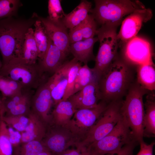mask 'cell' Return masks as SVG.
Segmentation results:
<instances>
[{"instance_id": "16", "label": "cell", "mask_w": 155, "mask_h": 155, "mask_svg": "<svg viewBox=\"0 0 155 155\" xmlns=\"http://www.w3.org/2000/svg\"><path fill=\"white\" fill-rule=\"evenodd\" d=\"M70 64V61L65 62L46 81L55 105L61 100L64 95L67 85Z\"/></svg>"}, {"instance_id": "14", "label": "cell", "mask_w": 155, "mask_h": 155, "mask_svg": "<svg viewBox=\"0 0 155 155\" xmlns=\"http://www.w3.org/2000/svg\"><path fill=\"white\" fill-rule=\"evenodd\" d=\"M38 19L45 27L50 39L54 44L66 56L70 52V41L67 28L62 22H53L48 17L44 18L35 13Z\"/></svg>"}, {"instance_id": "2", "label": "cell", "mask_w": 155, "mask_h": 155, "mask_svg": "<svg viewBox=\"0 0 155 155\" xmlns=\"http://www.w3.org/2000/svg\"><path fill=\"white\" fill-rule=\"evenodd\" d=\"M37 20L35 13L28 18L10 17L0 20V51L2 65L20 55L25 35Z\"/></svg>"}, {"instance_id": "19", "label": "cell", "mask_w": 155, "mask_h": 155, "mask_svg": "<svg viewBox=\"0 0 155 155\" xmlns=\"http://www.w3.org/2000/svg\"><path fill=\"white\" fill-rule=\"evenodd\" d=\"M98 41V38L96 37L71 44L70 52L79 61L87 64L89 61L95 60L93 48L95 43Z\"/></svg>"}, {"instance_id": "31", "label": "cell", "mask_w": 155, "mask_h": 155, "mask_svg": "<svg viewBox=\"0 0 155 155\" xmlns=\"http://www.w3.org/2000/svg\"><path fill=\"white\" fill-rule=\"evenodd\" d=\"M2 120L8 126L21 133L27 126L29 122L28 115L7 116L1 114Z\"/></svg>"}, {"instance_id": "8", "label": "cell", "mask_w": 155, "mask_h": 155, "mask_svg": "<svg viewBox=\"0 0 155 155\" xmlns=\"http://www.w3.org/2000/svg\"><path fill=\"white\" fill-rule=\"evenodd\" d=\"M123 100L122 99L109 103L102 115L77 146L86 148L109 133L122 117L121 108Z\"/></svg>"}, {"instance_id": "26", "label": "cell", "mask_w": 155, "mask_h": 155, "mask_svg": "<svg viewBox=\"0 0 155 155\" xmlns=\"http://www.w3.org/2000/svg\"><path fill=\"white\" fill-rule=\"evenodd\" d=\"M96 80L98 81V79L93 69L90 68L87 64L81 66L76 76L72 95Z\"/></svg>"}, {"instance_id": "20", "label": "cell", "mask_w": 155, "mask_h": 155, "mask_svg": "<svg viewBox=\"0 0 155 155\" xmlns=\"http://www.w3.org/2000/svg\"><path fill=\"white\" fill-rule=\"evenodd\" d=\"M77 110L68 99L61 100L56 105L51 115V120L57 126L66 127Z\"/></svg>"}, {"instance_id": "13", "label": "cell", "mask_w": 155, "mask_h": 155, "mask_svg": "<svg viewBox=\"0 0 155 155\" xmlns=\"http://www.w3.org/2000/svg\"><path fill=\"white\" fill-rule=\"evenodd\" d=\"M53 102L46 82L39 87L33 94L31 100V111L44 123H49L51 121L49 112Z\"/></svg>"}, {"instance_id": "9", "label": "cell", "mask_w": 155, "mask_h": 155, "mask_svg": "<svg viewBox=\"0 0 155 155\" xmlns=\"http://www.w3.org/2000/svg\"><path fill=\"white\" fill-rule=\"evenodd\" d=\"M108 103L101 100L95 107L77 110L65 127L78 139L84 135L85 137L102 115Z\"/></svg>"}, {"instance_id": "32", "label": "cell", "mask_w": 155, "mask_h": 155, "mask_svg": "<svg viewBox=\"0 0 155 155\" xmlns=\"http://www.w3.org/2000/svg\"><path fill=\"white\" fill-rule=\"evenodd\" d=\"M48 12L49 19L53 22L61 21L65 13L59 0H49L48 3Z\"/></svg>"}, {"instance_id": "30", "label": "cell", "mask_w": 155, "mask_h": 155, "mask_svg": "<svg viewBox=\"0 0 155 155\" xmlns=\"http://www.w3.org/2000/svg\"><path fill=\"white\" fill-rule=\"evenodd\" d=\"M13 148L9 137L8 127L1 117L0 121V155H13Z\"/></svg>"}, {"instance_id": "33", "label": "cell", "mask_w": 155, "mask_h": 155, "mask_svg": "<svg viewBox=\"0 0 155 155\" xmlns=\"http://www.w3.org/2000/svg\"><path fill=\"white\" fill-rule=\"evenodd\" d=\"M33 94L28 96L13 108L6 112V115H28L31 112L30 109L31 100Z\"/></svg>"}, {"instance_id": "6", "label": "cell", "mask_w": 155, "mask_h": 155, "mask_svg": "<svg viewBox=\"0 0 155 155\" xmlns=\"http://www.w3.org/2000/svg\"><path fill=\"white\" fill-rule=\"evenodd\" d=\"M117 28V27L102 26L97 30L96 35L100 45L93 69L98 80L117 59L119 45Z\"/></svg>"}, {"instance_id": "24", "label": "cell", "mask_w": 155, "mask_h": 155, "mask_svg": "<svg viewBox=\"0 0 155 155\" xmlns=\"http://www.w3.org/2000/svg\"><path fill=\"white\" fill-rule=\"evenodd\" d=\"M34 29L31 28L25 35L20 57L27 63L34 64L38 59V51L34 36Z\"/></svg>"}, {"instance_id": "17", "label": "cell", "mask_w": 155, "mask_h": 155, "mask_svg": "<svg viewBox=\"0 0 155 155\" xmlns=\"http://www.w3.org/2000/svg\"><path fill=\"white\" fill-rule=\"evenodd\" d=\"M67 56L50 39L47 51L43 59L38 63L42 71L52 75L64 63Z\"/></svg>"}, {"instance_id": "35", "label": "cell", "mask_w": 155, "mask_h": 155, "mask_svg": "<svg viewBox=\"0 0 155 155\" xmlns=\"http://www.w3.org/2000/svg\"><path fill=\"white\" fill-rule=\"evenodd\" d=\"M83 21L69 29L68 32L70 44L83 40L82 29Z\"/></svg>"}, {"instance_id": "25", "label": "cell", "mask_w": 155, "mask_h": 155, "mask_svg": "<svg viewBox=\"0 0 155 155\" xmlns=\"http://www.w3.org/2000/svg\"><path fill=\"white\" fill-rule=\"evenodd\" d=\"M34 26V36L38 51V60H42L47 50L50 38L47 31L42 23L37 19Z\"/></svg>"}, {"instance_id": "12", "label": "cell", "mask_w": 155, "mask_h": 155, "mask_svg": "<svg viewBox=\"0 0 155 155\" xmlns=\"http://www.w3.org/2000/svg\"><path fill=\"white\" fill-rule=\"evenodd\" d=\"M153 16L152 10L145 8L133 12L124 19L117 33L119 41L124 44L136 36L142 24L150 20Z\"/></svg>"}, {"instance_id": "39", "label": "cell", "mask_w": 155, "mask_h": 155, "mask_svg": "<svg viewBox=\"0 0 155 155\" xmlns=\"http://www.w3.org/2000/svg\"><path fill=\"white\" fill-rule=\"evenodd\" d=\"M140 150L136 155H153V151L155 142H152L148 144L143 141L140 142Z\"/></svg>"}, {"instance_id": "3", "label": "cell", "mask_w": 155, "mask_h": 155, "mask_svg": "<svg viewBox=\"0 0 155 155\" xmlns=\"http://www.w3.org/2000/svg\"><path fill=\"white\" fill-rule=\"evenodd\" d=\"M149 91L142 87L135 80L123 100L121 108L122 117L134 139L139 144L143 141L145 110L143 98Z\"/></svg>"}, {"instance_id": "42", "label": "cell", "mask_w": 155, "mask_h": 155, "mask_svg": "<svg viewBox=\"0 0 155 155\" xmlns=\"http://www.w3.org/2000/svg\"><path fill=\"white\" fill-rule=\"evenodd\" d=\"M83 155H90L86 148L84 151Z\"/></svg>"}, {"instance_id": "5", "label": "cell", "mask_w": 155, "mask_h": 155, "mask_svg": "<svg viewBox=\"0 0 155 155\" xmlns=\"http://www.w3.org/2000/svg\"><path fill=\"white\" fill-rule=\"evenodd\" d=\"M0 75L15 80L24 89L30 90H36L47 80L38 63H29L19 57L13 58L2 65Z\"/></svg>"}, {"instance_id": "4", "label": "cell", "mask_w": 155, "mask_h": 155, "mask_svg": "<svg viewBox=\"0 0 155 155\" xmlns=\"http://www.w3.org/2000/svg\"><path fill=\"white\" fill-rule=\"evenodd\" d=\"M95 7L90 12L96 22L102 26L117 27L123 18L137 9L146 8L140 1L95 0Z\"/></svg>"}, {"instance_id": "21", "label": "cell", "mask_w": 155, "mask_h": 155, "mask_svg": "<svg viewBox=\"0 0 155 155\" xmlns=\"http://www.w3.org/2000/svg\"><path fill=\"white\" fill-rule=\"evenodd\" d=\"M144 119V137H154L155 135V96L154 91L146 94Z\"/></svg>"}, {"instance_id": "41", "label": "cell", "mask_w": 155, "mask_h": 155, "mask_svg": "<svg viewBox=\"0 0 155 155\" xmlns=\"http://www.w3.org/2000/svg\"><path fill=\"white\" fill-rule=\"evenodd\" d=\"M37 155H53L48 150L44 151Z\"/></svg>"}, {"instance_id": "18", "label": "cell", "mask_w": 155, "mask_h": 155, "mask_svg": "<svg viewBox=\"0 0 155 155\" xmlns=\"http://www.w3.org/2000/svg\"><path fill=\"white\" fill-rule=\"evenodd\" d=\"M28 116V124L25 130L20 133L21 144L34 140L41 141L46 134L44 123L31 111Z\"/></svg>"}, {"instance_id": "37", "label": "cell", "mask_w": 155, "mask_h": 155, "mask_svg": "<svg viewBox=\"0 0 155 155\" xmlns=\"http://www.w3.org/2000/svg\"><path fill=\"white\" fill-rule=\"evenodd\" d=\"M7 127L9 140L13 149L21 144V134L12 127Z\"/></svg>"}, {"instance_id": "40", "label": "cell", "mask_w": 155, "mask_h": 155, "mask_svg": "<svg viewBox=\"0 0 155 155\" xmlns=\"http://www.w3.org/2000/svg\"><path fill=\"white\" fill-rule=\"evenodd\" d=\"M86 148L77 146L76 149L66 150L60 155H83Z\"/></svg>"}, {"instance_id": "34", "label": "cell", "mask_w": 155, "mask_h": 155, "mask_svg": "<svg viewBox=\"0 0 155 155\" xmlns=\"http://www.w3.org/2000/svg\"><path fill=\"white\" fill-rule=\"evenodd\" d=\"M97 30L96 22L92 14L88 15L83 21L82 29L83 40L94 37Z\"/></svg>"}, {"instance_id": "27", "label": "cell", "mask_w": 155, "mask_h": 155, "mask_svg": "<svg viewBox=\"0 0 155 155\" xmlns=\"http://www.w3.org/2000/svg\"><path fill=\"white\" fill-rule=\"evenodd\" d=\"M13 150V155H37L47 150L41 141L36 140L21 144Z\"/></svg>"}, {"instance_id": "23", "label": "cell", "mask_w": 155, "mask_h": 155, "mask_svg": "<svg viewBox=\"0 0 155 155\" xmlns=\"http://www.w3.org/2000/svg\"><path fill=\"white\" fill-rule=\"evenodd\" d=\"M137 82L149 91L155 89V70L154 64H145L137 66L136 70Z\"/></svg>"}, {"instance_id": "29", "label": "cell", "mask_w": 155, "mask_h": 155, "mask_svg": "<svg viewBox=\"0 0 155 155\" xmlns=\"http://www.w3.org/2000/svg\"><path fill=\"white\" fill-rule=\"evenodd\" d=\"M22 5L19 0H0V20L17 17L18 9Z\"/></svg>"}, {"instance_id": "11", "label": "cell", "mask_w": 155, "mask_h": 155, "mask_svg": "<svg viewBox=\"0 0 155 155\" xmlns=\"http://www.w3.org/2000/svg\"><path fill=\"white\" fill-rule=\"evenodd\" d=\"M78 140L66 127L57 126L45 135L41 142L53 155H60L70 146L76 145Z\"/></svg>"}, {"instance_id": "7", "label": "cell", "mask_w": 155, "mask_h": 155, "mask_svg": "<svg viewBox=\"0 0 155 155\" xmlns=\"http://www.w3.org/2000/svg\"><path fill=\"white\" fill-rule=\"evenodd\" d=\"M133 140H135L131 130L122 117L109 133L86 148L90 155L116 154L123 146Z\"/></svg>"}, {"instance_id": "10", "label": "cell", "mask_w": 155, "mask_h": 155, "mask_svg": "<svg viewBox=\"0 0 155 155\" xmlns=\"http://www.w3.org/2000/svg\"><path fill=\"white\" fill-rule=\"evenodd\" d=\"M124 45L122 51L123 59L128 64L132 66L154 64L151 45L145 39L136 36Z\"/></svg>"}, {"instance_id": "44", "label": "cell", "mask_w": 155, "mask_h": 155, "mask_svg": "<svg viewBox=\"0 0 155 155\" xmlns=\"http://www.w3.org/2000/svg\"><path fill=\"white\" fill-rule=\"evenodd\" d=\"M2 66V62H1L0 59V69L1 68Z\"/></svg>"}, {"instance_id": "1", "label": "cell", "mask_w": 155, "mask_h": 155, "mask_svg": "<svg viewBox=\"0 0 155 155\" xmlns=\"http://www.w3.org/2000/svg\"><path fill=\"white\" fill-rule=\"evenodd\" d=\"M133 66L123 59H116L98 80L101 100L107 103L122 100L136 80Z\"/></svg>"}, {"instance_id": "43", "label": "cell", "mask_w": 155, "mask_h": 155, "mask_svg": "<svg viewBox=\"0 0 155 155\" xmlns=\"http://www.w3.org/2000/svg\"><path fill=\"white\" fill-rule=\"evenodd\" d=\"M3 103L1 99H0V110L1 109L2 107Z\"/></svg>"}, {"instance_id": "38", "label": "cell", "mask_w": 155, "mask_h": 155, "mask_svg": "<svg viewBox=\"0 0 155 155\" xmlns=\"http://www.w3.org/2000/svg\"><path fill=\"white\" fill-rule=\"evenodd\" d=\"M139 143L135 140L125 144L119 151L116 154H108L104 155H133L134 150Z\"/></svg>"}, {"instance_id": "22", "label": "cell", "mask_w": 155, "mask_h": 155, "mask_svg": "<svg viewBox=\"0 0 155 155\" xmlns=\"http://www.w3.org/2000/svg\"><path fill=\"white\" fill-rule=\"evenodd\" d=\"M92 3L86 0H82L70 13L65 14L61 20L67 29H71L84 20L92 9Z\"/></svg>"}, {"instance_id": "15", "label": "cell", "mask_w": 155, "mask_h": 155, "mask_svg": "<svg viewBox=\"0 0 155 155\" xmlns=\"http://www.w3.org/2000/svg\"><path fill=\"white\" fill-rule=\"evenodd\" d=\"M98 81H94L72 95L68 99L76 110L96 107L101 100Z\"/></svg>"}, {"instance_id": "28", "label": "cell", "mask_w": 155, "mask_h": 155, "mask_svg": "<svg viewBox=\"0 0 155 155\" xmlns=\"http://www.w3.org/2000/svg\"><path fill=\"white\" fill-rule=\"evenodd\" d=\"M81 63L74 58L70 60L68 72L67 83L65 92L61 100H66L73 94L76 76L80 67Z\"/></svg>"}, {"instance_id": "36", "label": "cell", "mask_w": 155, "mask_h": 155, "mask_svg": "<svg viewBox=\"0 0 155 155\" xmlns=\"http://www.w3.org/2000/svg\"><path fill=\"white\" fill-rule=\"evenodd\" d=\"M0 91L2 95V99L9 97L16 94L11 89L7 78L1 75H0Z\"/></svg>"}, {"instance_id": "45", "label": "cell", "mask_w": 155, "mask_h": 155, "mask_svg": "<svg viewBox=\"0 0 155 155\" xmlns=\"http://www.w3.org/2000/svg\"><path fill=\"white\" fill-rule=\"evenodd\" d=\"M1 112H0V120L1 119Z\"/></svg>"}]
</instances>
